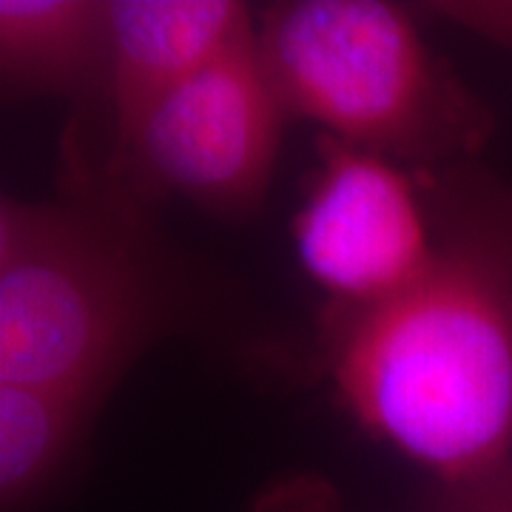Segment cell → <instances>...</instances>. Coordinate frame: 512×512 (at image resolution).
Returning <instances> with one entry per match:
<instances>
[{"label":"cell","mask_w":512,"mask_h":512,"mask_svg":"<svg viewBox=\"0 0 512 512\" xmlns=\"http://www.w3.org/2000/svg\"><path fill=\"white\" fill-rule=\"evenodd\" d=\"M109 3L0 0V77L12 94H77L106 80Z\"/></svg>","instance_id":"7"},{"label":"cell","mask_w":512,"mask_h":512,"mask_svg":"<svg viewBox=\"0 0 512 512\" xmlns=\"http://www.w3.org/2000/svg\"><path fill=\"white\" fill-rule=\"evenodd\" d=\"M103 396L0 384V507L20 512L35 504L72 464Z\"/></svg>","instance_id":"8"},{"label":"cell","mask_w":512,"mask_h":512,"mask_svg":"<svg viewBox=\"0 0 512 512\" xmlns=\"http://www.w3.org/2000/svg\"><path fill=\"white\" fill-rule=\"evenodd\" d=\"M441 15L512 52V3H441Z\"/></svg>","instance_id":"10"},{"label":"cell","mask_w":512,"mask_h":512,"mask_svg":"<svg viewBox=\"0 0 512 512\" xmlns=\"http://www.w3.org/2000/svg\"><path fill=\"white\" fill-rule=\"evenodd\" d=\"M177 313L171 276L128 197H3L0 384L109 399Z\"/></svg>","instance_id":"2"},{"label":"cell","mask_w":512,"mask_h":512,"mask_svg":"<svg viewBox=\"0 0 512 512\" xmlns=\"http://www.w3.org/2000/svg\"><path fill=\"white\" fill-rule=\"evenodd\" d=\"M254 512H342L339 498L319 478H291L256 501Z\"/></svg>","instance_id":"9"},{"label":"cell","mask_w":512,"mask_h":512,"mask_svg":"<svg viewBox=\"0 0 512 512\" xmlns=\"http://www.w3.org/2000/svg\"><path fill=\"white\" fill-rule=\"evenodd\" d=\"M288 117L396 163H447L487 146L493 114L382 0H288L256 23Z\"/></svg>","instance_id":"3"},{"label":"cell","mask_w":512,"mask_h":512,"mask_svg":"<svg viewBox=\"0 0 512 512\" xmlns=\"http://www.w3.org/2000/svg\"><path fill=\"white\" fill-rule=\"evenodd\" d=\"M456 512H512V464L476 487L458 490Z\"/></svg>","instance_id":"11"},{"label":"cell","mask_w":512,"mask_h":512,"mask_svg":"<svg viewBox=\"0 0 512 512\" xmlns=\"http://www.w3.org/2000/svg\"><path fill=\"white\" fill-rule=\"evenodd\" d=\"M288 111L256 43V23L151 114L109 160L123 197H180L222 220L259 211L274 180Z\"/></svg>","instance_id":"4"},{"label":"cell","mask_w":512,"mask_h":512,"mask_svg":"<svg viewBox=\"0 0 512 512\" xmlns=\"http://www.w3.org/2000/svg\"><path fill=\"white\" fill-rule=\"evenodd\" d=\"M254 26L231 0H114L103 92L111 111V157L126 151L151 114L208 69ZM109 157V160H111Z\"/></svg>","instance_id":"6"},{"label":"cell","mask_w":512,"mask_h":512,"mask_svg":"<svg viewBox=\"0 0 512 512\" xmlns=\"http://www.w3.org/2000/svg\"><path fill=\"white\" fill-rule=\"evenodd\" d=\"M330 376L373 439L453 493L512 464V217L439 248L376 311L330 319Z\"/></svg>","instance_id":"1"},{"label":"cell","mask_w":512,"mask_h":512,"mask_svg":"<svg viewBox=\"0 0 512 512\" xmlns=\"http://www.w3.org/2000/svg\"><path fill=\"white\" fill-rule=\"evenodd\" d=\"M316 160L291 222L299 265L328 296L333 319L376 311L436 265L419 188L402 163L325 134Z\"/></svg>","instance_id":"5"}]
</instances>
